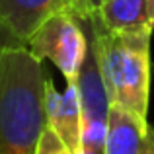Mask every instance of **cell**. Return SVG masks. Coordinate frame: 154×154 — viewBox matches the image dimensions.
Wrapping results in <instances>:
<instances>
[{
	"label": "cell",
	"instance_id": "6da1fadb",
	"mask_svg": "<svg viewBox=\"0 0 154 154\" xmlns=\"http://www.w3.org/2000/svg\"><path fill=\"white\" fill-rule=\"evenodd\" d=\"M47 78L26 45L0 51V154H35L47 125Z\"/></svg>",
	"mask_w": 154,
	"mask_h": 154
},
{
	"label": "cell",
	"instance_id": "7a4b0ae2",
	"mask_svg": "<svg viewBox=\"0 0 154 154\" xmlns=\"http://www.w3.org/2000/svg\"><path fill=\"white\" fill-rule=\"evenodd\" d=\"M80 23L88 27V39L98 53L109 102L148 119L150 39L154 29L111 33L103 29L94 14L88 20H80Z\"/></svg>",
	"mask_w": 154,
	"mask_h": 154
},
{
	"label": "cell",
	"instance_id": "3957f363",
	"mask_svg": "<svg viewBox=\"0 0 154 154\" xmlns=\"http://www.w3.org/2000/svg\"><path fill=\"white\" fill-rule=\"evenodd\" d=\"M26 47L35 59H49L66 82H74L88 53V35L80 20L68 12H60L51 16L31 35Z\"/></svg>",
	"mask_w": 154,
	"mask_h": 154
},
{
	"label": "cell",
	"instance_id": "277c9868",
	"mask_svg": "<svg viewBox=\"0 0 154 154\" xmlns=\"http://www.w3.org/2000/svg\"><path fill=\"white\" fill-rule=\"evenodd\" d=\"M82 109V127H80V148L78 154H103L105 133H107L109 96L100 70V60L92 41L88 39V53L82 68L76 78Z\"/></svg>",
	"mask_w": 154,
	"mask_h": 154
},
{
	"label": "cell",
	"instance_id": "5b68a950",
	"mask_svg": "<svg viewBox=\"0 0 154 154\" xmlns=\"http://www.w3.org/2000/svg\"><path fill=\"white\" fill-rule=\"evenodd\" d=\"M45 121L47 127L64 143L72 154H78L80 148V127H82V109L80 94L74 82H66L64 92L55 88L51 78L45 84Z\"/></svg>",
	"mask_w": 154,
	"mask_h": 154
},
{
	"label": "cell",
	"instance_id": "8992f818",
	"mask_svg": "<svg viewBox=\"0 0 154 154\" xmlns=\"http://www.w3.org/2000/svg\"><path fill=\"white\" fill-rule=\"evenodd\" d=\"M103 154H154V127L148 119L111 103Z\"/></svg>",
	"mask_w": 154,
	"mask_h": 154
},
{
	"label": "cell",
	"instance_id": "52a82bcc",
	"mask_svg": "<svg viewBox=\"0 0 154 154\" xmlns=\"http://www.w3.org/2000/svg\"><path fill=\"white\" fill-rule=\"evenodd\" d=\"M60 12L70 14L66 0H0V23L23 45L51 16Z\"/></svg>",
	"mask_w": 154,
	"mask_h": 154
},
{
	"label": "cell",
	"instance_id": "ba28073f",
	"mask_svg": "<svg viewBox=\"0 0 154 154\" xmlns=\"http://www.w3.org/2000/svg\"><path fill=\"white\" fill-rule=\"evenodd\" d=\"M94 16L111 33L154 29L148 22L146 0H98Z\"/></svg>",
	"mask_w": 154,
	"mask_h": 154
},
{
	"label": "cell",
	"instance_id": "9c48e42d",
	"mask_svg": "<svg viewBox=\"0 0 154 154\" xmlns=\"http://www.w3.org/2000/svg\"><path fill=\"white\" fill-rule=\"evenodd\" d=\"M35 154H72L64 146V143L55 135V131H51L49 127L45 125L41 137H39V143H37V150Z\"/></svg>",
	"mask_w": 154,
	"mask_h": 154
},
{
	"label": "cell",
	"instance_id": "30bf717a",
	"mask_svg": "<svg viewBox=\"0 0 154 154\" xmlns=\"http://www.w3.org/2000/svg\"><path fill=\"white\" fill-rule=\"evenodd\" d=\"M68 6H70V14L76 20H88L94 14V8H92L90 0H66Z\"/></svg>",
	"mask_w": 154,
	"mask_h": 154
},
{
	"label": "cell",
	"instance_id": "8fae6325",
	"mask_svg": "<svg viewBox=\"0 0 154 154\" xmlns=\"http://www.w3.org/2000/svg\"><path fill=\"white\" fill-rule=\"evenodd\" d=\"M23 43H20L10 31L4 29V26L0 23V51L2 49H10V47H22Z\"/></svg>",
	"mask_w": 154,
	"mask_h": 154
},
{
	"label": "cell",
	"instance_id": "7c38bea8",
	"mask_svg": "<svg viewBox=\"0 0 154 154\" xmlns=\"http://www.w3.org/2000/svg\"><path fill=\"white\" fill-rule=\"evenodd\" d=\"M146 14H148V22L154 27V0H146Z\"/></svg>",
	"mask_w": 154,
	"mask_h": 154
},
{
	"label": "cell",
	"instance_id": "4fadbf2b",
	"mask_svg": "<svg viewBox=\"0 0 154 154\" xmlns=\"http://www.w3.org/2000/svg\"><path fill=\"white\" fill-rule=\"evenodd\" d=\"M90 4H92V8H96V4H98V0H90Z\"/></svg>",
	"mask_w": 154,
	"mask_h": 154
}]
</instances>
